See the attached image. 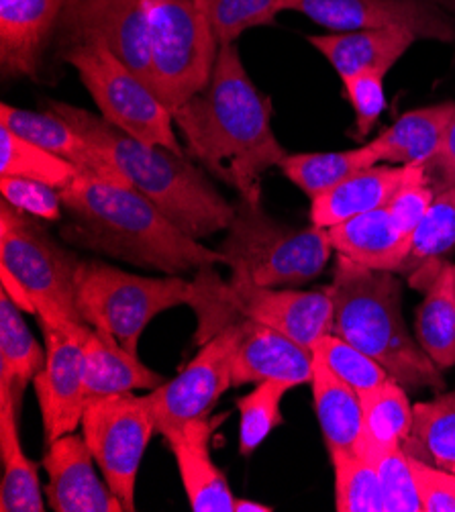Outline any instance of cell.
<instances>
[{"mask_svg": "<svg viewBox=\"0 0 455 512\" xmlns=\"http://www.w3.org/2000/svg\"><path fill=\"white\" fill-rule=\"evenodd\" d=\"M172 119L188 158L243 200H262V176L288 156L272 129V100L251 82L235 43L221 45L211 80Z\"/></svg>", "mask_w": 455, "mask_h": 512, "instance_id": "cell-1", "label": "cell"}, {"mask_svg": "<svg viewBox=\"0 0 455 512\" xmlns=\"http://www.w3.org/2000/svg\"><path fill=\"white\" fill-rule=\"evenodd\" d=\"M62 192L70 245L166 274L225 264L219 249L200 245L127 182L78 174Z\"/></svg>", "mask_w": 455, "mask_h": 512, "instance_id": "cell-2", "label": "cell"}, {"mask_svg": "<svg viewBox=\"0 0 455 512\" xmlns=\"http://www.w3.org/2000/svg\"><path fill=\"white\" fill-rule=\"evenodd\" d=\"M47 107L82 133L131 188L154 202L186 235L205 239L229 229L235 207L188 156L139 141L100 115L68 102L49 100Z\"/></svg>", "mask_w": 455, "mask_h": 512, "instance_id": "cell-3", "label": "cell"}, {"mask_svg": "<svg viewBox=\"0 0 455 512\" xmlns=\"http://www.w3.org/2000/svg\"><path fill=\"white\" fill-rule=\"evenodd\" d=\"M325 290L333 300L335 335L374 357L404 388H445L441 370L404 323L402 282L394 272L370 270L339 255Z\"/></svg>", "mask_w": 455, "mask_h": 512, "instance_id": "cell-4", "label": "cell"}, {"mask_svg": "<svg viewBox=\"0 0 455 512\" xmlns=\"http://www.w3.org/2000/svg\"><path fill=\"white\" fill-rule=\"evenodd\" d=\"M219 251L233 274L256 286L296 288L327 268L333 245L327 229L282 225L264 211L262 200L239 198Z\"/></svg>", "mask_w": 455, "mask_h": 512, "instance_id": "cell-5", "label": "cell"}, {"mask_svg": "<svg viewBox=\"0 0 455 512\" xmlns=\"http://www.w3.org/2000/svg\"><path fill=\"white\" fill-rule=\"evenodd\" d=\"M0 266L7 268L27 288L41 327L88 335L78 309L76 253L58 245L35 217L0 202Z\"/></svg>", "mask_w": 455, "mask_h": 512, "instance_id": "cell-6", "label": "cell"}, {"mask_svg": "<svg viewBox=\"0 0 455 512\" xmlns=\"http://www.w3.org/2000/svg\"><path fill=\"white\" fill-rule=\"evenodd\" d=\"M194 298L196 284L180 278H143L103 262H82L78 272V309L86 325L135 355L151 321Z\"/></svg>", "mask_w": 455, "mask_h": 512, "instance_id": "cell-7", "label": "cell"}, {"mask_svg": "<svg viewBox=\"0 0 455 512\" xmlns=\"http://www.w3.org/2000/svg\"><path fill=\"white\" fill-rule=\"evenodd\" d=\"M154 90L174 111L207 86L221 43L198 0H143Z\"/></svg>", "mask_w": 455, "mask_h": 512, "instance_id": "cell-8", "label": "cell"}, {"mask_svg": "<svg viewBox=\"0 0 455 512\" xmlns=\"http://www.w3.org/2000/svg\"><path fill=\"white\" fill-rule=\"evenodd\" d=\"M194 284L196 298L192 306L200 315L198 341L202 343L215 335L223 309L276 329L307 349H313L325 335L333 333V300L327 290L262 288L241 274H233L229 286L211 288L202 278Z\"/></svg>", "mask_w": 455, "mask_h": 512, "instance_id": "cell-9", "label": "cell"}, {"mask_svg": "<svg viewBox=\"0 0 455 512\" xmlns=\"http://www.w3.org/2000/svg\"><path fill=\"white\" fill-rule=\"evenodd\" d=\"M60 58L76 70L105 121L139 141L188 156L176 139L172 111L111 49L100 43H80L62 49Z\"/></svg>", "mask_w": 455, "mask_h": 512, "instance_id": "cell-10", "label": "cell"}, {"mask_svg": "<svg viewBox=\"0 0 455 512\" xmlns=\"http://www.w3.org/2000/svg\"><path fill=\"white\" fill-rule=\"evenodd\" d=\"M80 427L105 482L125 510L133 512L141 459L156 433L147 394L129 392L88 402Z\"/></svg>", "mask_w": 455, "mask_h": 512, "instance_id": "cell-11", "label": "cell"}, {"mask_svg": "<svg viewBox=\"0 0 455 512\" xmlns=\"http://www.w3.org/2000/svg\"><path fill=\"white\" fill-rule=\"evenodd\" d=\"M245 329V319L223 327L207 343H202V349L184 372L147 394L156 433L166 437L192 421L211 417L221 394L233 386V360Z\"/></svg>", "mask_w": 455, "mask_h": 512, "instance_id": "cell-12", "label": "cell"}, {"mask_svg": "<svg viewBox=\"0 0 455 512\" xmlns=\"http://www.w3.org/2000/svg\"><path fill=\"white\" fill-rule=\"evenodd\" d=\"M54 39L60 51L80 43L105 45L154 88L143 0H66Z\"/></svg>", "mask_w": 455, "mask_h": 512, "instance_id": "cell-13", "label": "cell"}, {"mask_svg": "<svg viewBox=\"0 0 455 512\" xmlns=\"http://www.w3.org/2000/svg\"><path fill=\"white\" fill-rule=\"evenodd\" d=\"M282 11L305 15L331 31L400 27L419 39H455L451 15L435 0H282Z\"/></svg>", "mask_w": 455, "mask_h": 512, "instance_id": "cell-14", "label": "cell"}, {"mask_svg": "<svg viewBox=\"0 0 455 512\" xmlns=\"http://www.w3.org/2000/svg\"><path fill=\"white\" fill-rule=\"evenodd\" d=\"M45 366L35 376V392L43 421L45 443H52L82 425L84 396V339L52 327H43Z\"/></svg>", "mask_w": 455, "mask_h": 512, "instance_id": "cell-15", "label": "cell"}, {"mask_svg": "<svg viewBox=\"0 0 455 512\" xmlns=\"http://www.w3.org/2000/svg\"><path fill=\"white\" fill-rule=\"evenodd\" d=\"M84 435L68 433L47 443L43 468L49 476L45 496L56 512H123L125 506L94 470Z\"/></svg>", "mask_w": 455, "mask_h": 512, "instance_id": "cell-16", "label": "cell"}, {"mask_svg": "<svg viewBox=\"0 0 455 512\" xmlns=\"http://www.w3.org/2000/svg\"><path fill=\"white\" fill-rule=\"evenodd\" d=\"M66 0H0V66L11 78H35L56 37Z\"/></svg>", "mask_w": 455, "mask_h": 512, "instance_id": "cell-17", "label": "cell"}, {"mask_svg": "<svg viewBox=\"0 0 455 512\" xmlns=\"http://www.w3.org/2000/svg\"><path fill=\"white\" fill-rule=\"evenodd\" d=\"M247 321L245 335L233 360V386L280 382L288 388L311 384L315 353L284 333Z\"/></svg>", "mask_w": 455, "mask_h": 512, "instance_id": "cell-18", "label": "cell"}, {"mask_svg": "<svg viewBox=\"0 0 455 512\" xmlns=\"http://www.w3.org/2000/svg\"><path fill=\"white\" fill-rule=\"evenodd\" d=\"M211 433L209 417L168 433L166 441L176 457L190 508L196 512H233L235 494L211 457Z\"/></svg>", "mask_w": 455, "mask_h": 512, "instance_id": "cell-19", "label": "cell"}, {"mask_svg": "<svg viewBox=\"0 0 455 512\" xmlns=\"http://www.w3.org/2000/svg\"><path fill=\"white\" fill-rule=\"evenodd\" d=\"M341 258L370 270L398 274L409 258L413 235L400 229L388 209H376L327 229Z\"/></svg>", "mask_w": 455, "mask_h": 512, "instance_id": "cell-20", "label": "cell"}, {"mask_svg": "<svg viewBox=\"0 0 455 512\" xmlns=\"http://www.w3.org/2000/svg\"><path fill=\"white\" fill-rule=\"evenodd\" d=\"M419 37L400 27L311 35L309 43L333 66L341 82L370 70L390 72Z\"/></svg>", "mask_w": 455, "mask_h": 512, "instance_id": "cell-21", "label": "cell"}, {"mask_svg": "<svg viewBox=\"0 0 455 512\" xmlns=\"http://www.w3.org/2000/svg\"><path fill=\"white\" fill-rule=\"evenodd\" d=\"M0 125H5L17 135L56 153L58 158L70 162L82 174L113 182H125V178L111 166V162L103 153L52 109L35 113L11 107L5 102V105L0 107Z\"/></svg>", "mask_w": 455, "mask_h": 512, "instance_id": "cell-22", "label": "cell"}, {"mask_svg": "<svg viewBox=\"0 0 455 512\" xmlns=\"http://www.w3.org/2000/svg\"><path fill=\"white\" fill-rule=\"evenodd\" d=\"M164 384V376L149 370L139 357L127 351L109 335L90 329L84 339V396L86 404L129 394L135 390H156Z\"/></svg>", "mask_w": 455, "mask_h": 512, "instance_id": "cell-23", "label": "cell"}, {"mask_svg": "<svg viewBox=\"0 0 455 512\" xmlns=\"http://www.w3.org/2000/svg\"><path fill=\"white\" fill-rule=\"evenodd\" d=\"M409 166H372L345 178L331 190L313 198L311 221L331 229L353 217L384 209L394 192L407 180Z\"/></svg>", "mask_w": 455, "mask_h": 512, "instance_id": "cell-24", "label": "cell"}, {"mask_svg": "<svg viewBox=\"0 0 455 512\" xmlns=\"http://www.w3.org/2000/svg\"><path fill=\"white\" fill-rule=\"evenodd\" d=\"M455 113V102L417 109L398 117L370 143L380 164L425 166L443 145L447 127Z\"/></svg>", "mask_w": 455, "mask_h": 512, "instance_id": "cell-25", "label": "cell"}, {"mask_svg": "<svg viewBox=\"0 0 455 512\" xmlns=\"http://www.w3.org/2000/svg\"><path fill=\"white\" fill-rule=\"evenodd\" d=\"M0 455H3V484L0 510L43 512L45 502L37 478V466L25 455L17 429V398L9 382L0 380Z\"/></svg>", "mask_w": 455, "mask_h": 512, "instance_id": "cell-26", "label": "cell"}, {"mask_svg": "<svg viewBox=\"0 0 455 512\" xmlns=\"http://www.w3.org/2000/svg\"><path fill=\"white\" fill-rule=\"evenodd\" d=\"M425 290L417 309V341L429 360L447 370L455 366V264L443 262L433 272L413 282Z\"/></svg>", "mask_w": 455, "mask_h": 512, "instance_id": "cell-27", "label": "cell"}, {"mask_svg": "<svg viewBox=\"0 0 455 512\" xmlns=\"http://www.w3.org/2000/svg\"><path fill=\"white\" fill-rule=\"evenodd\" d=\"M311 386L315 413L329 455L358 453L364 431V408L360 394L339 380L317 357Z\"/></svg>", "mask_w": 455, "mask_h": 512, "instance_id": "cell-28", "label": "cell"}, {"mask_svg": "<svg viewBox=\"0 0 455 512\" xmlns=\"http://www.w3.org/2000/svg\"><path fill=\"white\" fill-rule=\"evenodd\" d=\"M364 431L358 455L376 459L378 455L402 447L404 439L413 429V404L409 402L407 388L396 380H388L382 386L362 392Z\"/></svg>", "mask_w": 455, "mask_h": 512, "instance_id": "cell-29", "label": "cell"}, {"mask_svg": "<svg viewBox=\"0 0 455 512\" xmlns=\"http://www.w3.org/2000/svg\"><path fill=\"white\" fill-rule=\"evenodd\" d=\"M378 164L380 160L372 143H366L362 147L345 151L288 153L278 168L309 198H317L345 178Z\"/></svg>", "mask_w": 455, "mask_h": 512, "instance_id": "cell-30", "label": "cell"}, {"mask_svg": "<svg viewBox=\"0 0 455 512\" xmlns=\"http://www.w3.org/2000/svg\"><path fill=\"white\" fill-rule=\"evenodd\" d=\"M402 449L455 474V390L413 406V429Z\"/></svg>", "mask_w": 455, "mask_h": 512, "instance_id": "cell-31", "label": "cell"}, {"mask_svg": "<svg viewBox=\"0 0 455 512\" xmlns=\"http://www.w3.org/2000/svg\"><path fill=\"white\" fill-rule=\"evenodd\" d=\"M21 313L7 292L0 294V380L11 384L17 402L27 384L43 370L47 357Z\"/></svg>", "mask_w": 455, "mask_h": 512, "instance_id": "cell-32", "label": "cell"}, {"mask_svg": "<svg viewBox=\"0 0 455 512\" xmlns=\"http://www.w3.org/2000/svg\"><path fill=\"white\" fill-rule=\"evenodd\" d=\"M82 174L56 153L0 125V176H19L64 190Z\"/></svg>", "mask_w": 455, "mask_h": 512, "instance_id": "cell-33", "label": "cell"}, {"mask_svg": "<svg viewBox=\"0 0 455 512\" xmlns=\"http://www.w3.org/2000/svg\"><path fill=\"white\" fill-rule=\"evenodd\" d=\"M455 249V186L439 192L421 223L413 233L409 258L404 260L398 274L413 276L415 272L441 264L443 255Z\"/></svg>", "mask_w": 455, "mask_h": 512, "instance_id": "cell-34", "label": "cell"}, {"mask_svg": "<svg viewBox=\"0 0 455 512\" xmlns=\"http://www.w3.org/2000/svg\"><path fill=\"white\" fill-rule=\"evenodd\" d=\"M337 512H386L376 466L358 453L331 455Z\"/></svg>", "mask_w": 455, "mask_h": 512, "instance_id": "cell-35", "label": "cell"}, {"mask_svg": "<svg viewBox=\"0 0 455 512\" xmlns=\"http://www.w3.org/2000/svg\"><path fill=\"white\" fill-rule=\"evenodd\" d=\"M290 388L280 382H260L249 394L237 400L239 408V453L251 455L264 439L284 423L280 402Z\"/></svg>", "mask_w": 455, "mask_h": 512, "instance_id": "cell-36", "label": "cell"}, {"mask_svg": "<svg viewBox=\"0 0 455 512\" xmlns=\"http://www.w3.org/2000/svg\"><path fill=\"white\" fill-rule=\"evenodd\" d=\"M313 353L317 360H321L339 380L349 384L358 394L374 390L392 378L374 357L335 333L325 335L313 347Z\"/></svg>", "mask_w": 455, "mask_h": 512, "instance_id": "cell-37", "label": "cell"}, {"mask_svg": "<svg viewBox=\"0 0 455 512\" xmlns=\"http://www.w3.org/2000/svg\"><path fill=\"white\" fill-rule=\"evenodd\" d=\"M221 45L235 43L247 29L272 25L282 0H198Z\"/></svg>", "mask_w": 455, "mask_h": 512, "instance_id": "cell-38", "label": "cell"}, {"mask_svg": "<svg viewBox=\"0 0 455 512\" xmlns=\"http://www.w3.org/2000/svg\"><path fill=\"white\" fill-rule=\"evenodd\" d=\"M372 464L380 476L386 512H423L409 453L396 447L372 459Z\"/></svg>", "mask_w": 455, "mask_h": 512, "instance_id": "cell-39", "label": "cell"}, {"mask_svg": "<svg viewBox=\"0 0 455 512\" xmlns=\"http://www.w3.org/2000/svg\"><path fill=\"white\" fill-rule=\"evenodd\" d=\"M0 194H3V200L9 202L13 209L39 221L62 219V192L54 186L19 176H0Z\"/></svg>", "mask_w": 455, "mask_h": 512, "instance_id": "cell-40", "label": "cell"}, {"mask_svg": "<svg viewBox=\"0 0 455 512\" xmlns=\"http://www.w3.org/2000/svg\"><path fill=\"white\" fill-rule=\"evenodd\" d=\"M435 196L437 194L425 176V166H409L407 180L394 192L386 209L400 229L413 235Z\"/></svg>", "mask_w": 455, "mask_h": 512, "instance_id": "cell-41", "label": "cell"}, {"mask_svg": "<svg viewBox=\"0 0 455 512\" xmlns=\"http://www.w3.org/2000/svg\"><path fill=\"white\" fill-rule=\"evenodd\" d=\"M388 72L384 70H370L353 76L343 82L347 98L351 102V109L356 113V133L358 137H368L378 123L384 107H386V94H384V78Z\"/></svg>", "mask_w": 455, "mask_h": 512, "instance_id": "cell-42", "label": "cell"}, {"mask_svg": "<svg viewBox=\"0 0 455 512\" xmlns=\"http://www.w3.org/2000/svg\"><path fill=\"white\" fill-rule=\"evenodd\" d=\"M411 457V455H409ZM423 512H455V474L411 457Z\"/></svg>", "mask_w": 455, "mask_h": 512, "instance_id": "cell-43", "label": "cell"}, {"mask_svg": "<svg viewBox=\"0 0 455 512\" xmlns=\"http://www.w3.org/2000/svg\"><path fill=\"white\" fill-rule=\"evenodd\" d=\"M425 176L435 190V194L445 192L455 186V113L447 127L445 139L437 156L425 164Z\"/></svg>", "mask_w": 455, "mask_h": 512, "instance_id": "cell-44", "label": "cell"}, {"mask_svg": "<svg viewBox=\"0 0 455 512\" xmlns=\"http://www.w3.org/2000/svg\"><path fill=\"white\" fill-rule=\"evenodd\" d=\"M0 284H3V292H7V296L19 306L23 313L29 315H37L35 304L27 292V288L21 284L19 278H15L7 268L0 266Z\"/></svg>", "mask_w": 455, "mask_h": 512, "instance_id": "cell-45", "label": "cell"}, {"mask_svg": "<svg viewBox=\"0 0 455 512\" xmlns=\"http://www.w3.org/2000/svg\"><path fill=\"white\" fill-rule=\"evenodd\" d=\"M274 506L256 502V500H245V498H235V508L233 512H272Z\"/></svg>", "mask_w": 455, "mask_h": 512, "instance_id": "cell-46", "label": "cell"}, {"mask_svg": "<svg viewBox=\"0 0 455 512\" xmlns=\"http://www.w3.org/2000/svg\"><path fill=\"white\" fill-rule=\"evenodd\" d=\"M435 3L449 15H455V0H435Z\"/></svg>", "mask_w": 455, "mask_h": 512, "instance_id": "cell-47", "label": "cell"}]
</instances>
